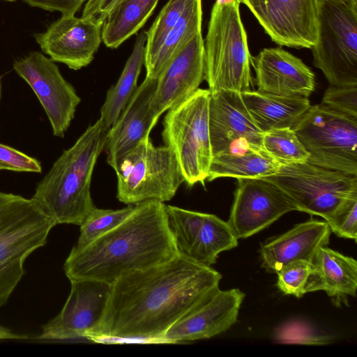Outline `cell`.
I'll list each match as a JSON object with an SVG mask.
<instances>
[{"label":"cell","mask_w":357,"mask_h":357,"mask_svg":"<svg viewBox=\"0 0 357 357\" xmlns=\"http://www.w3.org/2000/svg\"><path fill=\"white\" fill-rule=\"evenodd\" d=\"M145 45L146 31H142L137 36L118 81L107 91L100 119L109 129L116 123L137 88L138 77L144 63Z\"/></svg>","instance_id":"25"},{"label":"cell","mask_w":357,"mask_h":357,"mask_svg":"<svg viewBox=\"0 0 357 357\" xmlns=\"http://www.w3.org/2000/svg\"><path fill=\"white\" fill-rule=\"evenodd\" d=\"M159 0H120L108 13L102 41L115 49L137 33L153 13Z\"/></svg>","instance_id":"26"},{"label":"cell","mask_w":357,"mask_h":357,"mask_svg":"<svg viewBox=\"0 0 357 357\" xmlns=\"http://www.w3.org/2000/svg\"><path fill=\"white\" fill-rule=\"evenodd\" d=\"M331 230L326 220L310 219L261 244V266L277 273L287 264L305 260L312 262L318 250L327 246Z\"/></svg>","instance_id":"21"},{"label":"cell","mask_w":357,"mask_h":357,"mask_svg":"<svg viewBox=\"0 0 357 357\" xmlns=\"http://www.w3.org/2000/svg\"><path fill=\"white\" fill-rule=\"evenodd\" d=\"M238 240L227 222L204 213L195 241L185 257L198 264L211 266L220 253L236 248Z\"/></svg>","instance_id":"27"},{"label":"cell","mask_w":357,"mask_h":357,"mask_svg":"<svg viewBox=\"0 0 357 357\" xmlns=\"http://www.w3.org/2000/svg\"><path fill=\"white\" fill-rule=\"evenodd\" d=\"M157 79L145 77L116 123L109 129L105 150L113 169L120 159L149 137L159 116L151 108Z\"/></svg>","instance_id":"20"},{"label":"cell","mask_w":357,"mask_h":357,"mask_svg":"<svg viewBox=\"0 0 357 357\" xmlns=\"http://www.w3.org/2000/svg\"><path fill=\"white\" fill-rule=\"evenodd\" d=\"M211 93L198 89L167 110L162 132L165 145L175 155L184 182L204 185L213 158L209 134Z\"/></svg>","instance_id":"6"},{"label":"cell","mask_w":357,"mask_h":357,"mask_svg":"<svg viewBox=\"0 0 357 357\" xmlns=\"http://www.w3.org/2000/svg\"><path fill=\"white\" fill-rule=\"evenodd\" d=\"M120 0L87 1L82 16H96L105 22L111 9Z\"/></svg>","instance_id":"39"},{"label":"cell","mask_w":357,"mask_h":357,"mask_svg":"<svg viewBox=\"0 0 357 357\" xmlns=\"http://www.w3.org/2000/svg\"><path fill=\"white\" fill-rule=\"evenodd\" d=\"M195 0H169L146 32L144 66L149 67L170 31Z\"/></svg>","instance_id":"29"},{"label":"cell","mask_w":357,"mask_h":357,"mask_svg":"<svg viewBox=\"0 0 357 357\" xmlns=\"http://www.w3.org/2000/svg\"><path fill=\"white\" fill-rule=\"evenodd\" d=\"M178 255L166 205L150 199L136 204L126 220L86 247L73 248L63 270L70 281L92 280L112 285L124 274L161 264Z\"/></svg>","instance_id":"2"},{"label":"cell","mask_w":357,"mask_h":357,"mask_svg":"<svg viewBox=\"0 0 357 357\" xmlns=\"http://www.w3.org/2000/svg\"><path fill=\"white\" fill-rule=\"evenodd\" d=\"M169 227L178 254L187 257L202 224L204 213L166 205Z\"/></svg>","instance_id":"32"},{"label":"cell","mask_w":357,"mask_h":357,"mask_svg":"<svg viewBox=\"0 0 357 357\" xmlns=\"http://www.w3.org/2000/svg\"><path fill=\"white\" fill-rule=\"evenodd\" d=\"M239 4L215 3L211 10L204 43V79L211 93L251 90V55Z\"/></svg>","instance_id":"5"},{"label":"cell","mask_w":357,"mask_h":357,"mask_svg":"<svg viewBox=\"0 0 357 357\" xmlns=\"http://www.w3.org/2000/svg\"><path fill=\"white\" fill-rule=\"evenodd\" d=\"M26 335L18 334L13 332L10 328L0 325V340H26Z\"/></svg>","instance_id":"40"},{"label":"cell","mask_w":357,"mask_h":357,"mask_svg":"<svg viewBox=\"0 0 357 357\" xmlns=\"http://www.w3.org/2000/svg\"><path fill=\"white\" fill-rule=\"evenodd\" d=\"M262 178L278 186L297 211L320 216L326 221L357 198V175L308 162L282 165L277 173Z\"/></svg>","instance_id":"8"},{"label":"cell","mask_w":357,"mask_h":357,"mask_svg":"<svg viewBox=\"0 0 357 357\" xmlns=\"http://www.w3.org/2000/svg\"><path fill=\"white\" fill-rule=\"evenodd\" d=\"M108 130L100 119L89 126L37 184L31 198L56 225H80L96 207L91 182Z\"/></svg>","instance_id":"3"},{"label":"cell","mask_w":357,"mask_h":357,"mask_svg":"<svg viewBox=\"0 0 357 357\" xmlns=\"http://www.w3.org/2000/svg\"><path fill=\"white\" fill-rule=\"evenodd\" d=\"M1 89H2V86H1V77L0 76V101H1Z\"/></svg>","instance_id":"43"},{"label":"cell","mask_w":357,"mask_h":357,"mask_svg":"<svg viewBox=\"0 0 357 357\" xmlns=\"http://www.w3.org/2000/svg\"><path fill=\"white\" fill-rule=\"evenodd\" d=\"M135 206L129 204L116 210L93 208L79 225L80 234L73 248L82 249L117 227L132 213Z\"/></svg>","instance_id":"31"},{"label":"cell","mask_w":357,"mask_h":357,"mask_svg":"<svg viewBox=\"0 0 357 357\" xmlns=\"http://www.w3.org/2000/svg\"><path fill=\"white\" fill-rule=\"evenodd\" d=\"M3 1H14L15 0H3Z\"/></svg>","instance_id":"44"},{"label":"cell","mask_w":357,"mask_h":357,"mask_svg":"<svg viewBox=\"0 0 357 357\" xmlns=\"http://www.w3.org/2000/svg\"><path fill=\"white\" fill-rule=\"evenodd\" d=\"M55 225L32 198L0 191V307L22 278L26 258L46 244Z\"/></svg>","instance_id":"4"},{"label":"cell","mask_w":357,"mask_h":357,"mask_svg":"<svg viewBox=\"0 0 357 357\" xmlns=\"http://www.w3.org/2000/svg\"><path fill=\"white\" fill-rule=\"evenodd\" d=\"M103 24L96 16L62 15L34 37L52 60L77 70L93 61L102 42Z\"/></svg>","instance_id":"15"},{"label":"cell","mask_w":357,"mask_h":357,"mask_svg":"<svg viewBox=\"0 0 357 357\" xmlns=\"http://www.w3.org/2000/svg\"><path fill=\"white\" fill-rule=\"evenodd\" d=\"M314 65L331 85L357 86V5L317 0Z\"/></svg>","instance_id":"9"},{"label":"cell","mask_w":357,"mask_h":357,"mask_svg":"<svg viewBox=\"0 0 357 357\" xmlns=\"http://www.w3.org/2000/svg\"><path fill=\"white\" fill-rule=\"evenodd\" d=\"M311 273V262L305 260L289 262L276 273V285L284 294L301 298L306 294V287Z\"/></svg>","instance_id":"34"},{"label":"cell","mask_w":357,"mask_h":357,"mask_svg":"<svg viewBox=\"0 0 357 357\" xmlns=\"http://www.w3.org/2000/svg\"><path fill=\"white\" fill-rule=\"evenodd\" d=\"M208 125L213 156L249 149H264L263 132L239 92L222 90L211 93Z\"/></svg>","instance_id":"16"},{"label":"cell","mask_w":357,"mask_h":357,"mask_svg":"<svg viewBox=\"0 0 357 357\" xmlns=\"http://www.w3.org/2000/svg\"><path fill=\"white\" fill-rule=\"evenodd\" d=\"M331 232L337 236L356 241L357 198L345 204L331 218L326 221Z\"/></svg>","instance_id":"37"},{"label":"cell","mask_w":357,"mask_h":357,"mask_svg":"<svg viewBox=\"0 0 357 357\" xmlns=\"http://www.w3.org/2000/svg\"><path fill=\"white\" fill-rule=\"evenodd\" d=\"M41 173L40 161L13 147L0 143V171Z\"/></svg>","instance_id":"36"},{"label":"cell","mask_w":357,"mask_h":357,"mask_svg":"<svg viewBox=\"0 0 357 357\" xmlns=\"http://www.w3.org/2000/svg\"><path fill=\"white\" fill-rule=\"evenodd\" d=\"M257 126L264 132L293 128L310 107L308 98L281 96L249 90L241 93Z\"/></svg>","instance_id":"23"},{"label":"cell","mask_w":357,"mask_h":357,"mask_svg":"<svg viewBox=\"0 0 357 357\" xmlns=\"http://www.w3.org/2000/svg\"><path fill=\"white\" fill-rule=\"evenodd\" d=\"M32 7L58 11L62 15H75L86 0H22Z\"/></svg>","instance_id":"38"},{"label":"cell","mask_w":357,"mask_h":357,"mask_svg":"<svg viewBox=\"0 0 357 357\" xmlns=\"http://www.w3.org/2000/svg\"><path fill=\"white\" fill-rule=\"evenodd\" d=\"M235 0H216L215 3L220 5L229 4Z\"/></svg>","instance_id":"42"},{"label":"cell","mask_w":357,"mask_h":357,"mask_svg":"<svg viewBox=\"0 0 357 357\" xmlns=\"http://www.w3.org/2000/svg\"><path fill=\"white\" fill-rule=\"evenodd\" d=\"M281 165L264 149L223 153L213 156L206 180L222 177L260 178L277 173Z\"/></svg>","instance_id":"24"},{"label":"cell","mask_w":357,"mask_h":357,"mask_svg":"<svg viewBox=\"0 0 357 357\" xmlns=\"http://www.w3.org/2000/svg\"><path fill=\"white\" fill-rule=\"evenodd\" d=\"M13 69L37 96L54 136L63 137L81 102L74 87L65 79L55 62L39 52L16 60Z\"/></svg>","instance_id":"11"},{"label":"cell","mask_w":357,"mask_h":357,"mask_svg":"<svg viewBox=\"0 0 357 357\" xmlns=\"http://www.w3.org/2000/svg\"><path fill=\"white\" fill-rule=\"evenodd\" d=\"M204 41L192 37L169 61L157 79L151 108L158 116L192 96L204 79Z\"/></svg>","instance_id":"17"},{"label":"cell","mask_w":357,"mask_h":357,"mask_svg":"<svg viewBox=\"0 0 357 357\" xmlns=\"http://www.w3.org/2000/svg\"><path fill=\"white\" fill-rule=\"evenodd\" d=\"M117 199L127 205L171 200L184 182L176 158L167 146H154L149 137L122 157L114 169Z\"/></svg>","instance_id":"7"},{"label":"cell","mask_w":357,"mask_h":357,"mask_svg":"<svg viewBox=\"0 0 357 357\" xmlns=\"http://www.w3.org/2000/svg\"><path fill=\"white\" fill-rule=\"evenodd\" d=\"M70 282V292L61 311L43 326L38 340L89 339L100 326L111 285L92 280H75Z\"/></svg>","instance_id":"12"},{"label":"cell","mask_w":357,"mask_h":357,"mask_svg":"<svg viewBox=\"0 0 357 357\" xmlns=\"http://www.w3.org/2000/svg\"><path fill=\"white\" fill-rule=\"evenodd\" d=\"M321 104L337 112L357 118V86L331 85Z\"/></svg>","instance_id":"35"},{"label":"cell","mask_w":357,"mask_h":357,"mask_svg":"<svg viewBox=\"0 0 357 357\" xmlns=\"http://www.w3.org/2000/svg\"><path fill=\"white\" fill-rule=\"evenodd\" d=\"M306 294L324 291L337 307L347 305L357 290V261L327 246L321 247L312 262Z\"/></svg>","instance_id":"22"},{"label":"cell","mask_w":357,"mask_h":357,"mask_svg":"<svg viewBox=\"0 0 357 357\" xmlns=\"http://www.w3.org/2000/svg\"><path fill=\"white\" fill-rule=\"evenodd\" d=\"M92 1V0H86V1Z\"/></svg>","instance_id":"45"},{"label":"cell","mask_w":357,"mask_h":357,"mask_svg":"<svg viewBox=\"0 0 357 357\" xmlns=\"http://www.w3.org/2000/svg\"><path fill=\"white\" fill-rule=\"evenodd\" d=\"M202 0H195L170 31L151 65L146 77L157 79L173 56L197 33L202 32Z\"/></svg>","instance_id":"28"},{"label":"cell","mask_w":357,"mask_h":357,"mask_svg":"<svg viewBox=\"0 0 357 357\" xmlns=\"http://www.w3.org/2000/svg\"><path fill=\"white\" fill-rule=\"evenodd\" d=\"M292 129L310 155L307 162L357 175V118L320 103Z\"/></svg>","instance_id":"10"},{"label":"cell","mask_w":357,"mask_h":357,"mask_svg":"<svg viewBox=\"0 0 357 357\" xmlns=\"http://www.w3.org/2000/svg\"><path fill=\"white\" fill-rule=\"evenodd\" d=\"M221 274L181 255L132 271L111 285L100 326L89 340L164 343L176 321L220 289Z\"/></svg>","instance_id":"1"},{"label":"cell","mask_w":357,"mask_h":357,"mask_svg":"<svg viewBox=\"0 0 357 357\" xmlns=\"http://www.w3.org/2000/svg\"><path fill=\"white\" fill-rule=\"evenodd\" d=\"M272 337L275 342L280 344L324 345L335 340L333 335L323 333L307 321L301 319L282 323L275 328Z\"/></svg>","instance_id":"33"},{"label":"cell","mask_w":357,"mask_h":357,"mask_svg":"<svg viewBox=\"0 0 357 357\" xmlns=\"http://www.w3.org/2000/svg\"><path fill=\"white\" fill-rule=\"evenodd\" d=\"M257 91L277 96L308 98L315 76L301 59L281 47L263 49L251 56Z\"/></svg>","instance_id":"19"},{"label":"cell","mask_w":357,"mask_h":357,"mask_svg":"<svg viewBox=\"0 0 357 357\" xmlns=\"http://www.w3.org/2000/svg\"><path fill=\"white\" fill-rule=\"evenodd\" d=\"M245 296L236 288L218 289L173 324L162 337L164 343L205 340L225 332L236 322Z\"/></svg>","instance_id":"18"},{"label":"cell","mask_w":357,"mask_h":357,"mask_svg":"<svg viewBox=\"0 0 357 357\" xmlns=\"http://www.w3.org/2000/svg\"><path fill=\"white\" fill-rule=\"evenodd\" d=\"M333 2L343 3L346 5H357V0H328Z\"/></svg>","instance_id":"41"},{"label":"cell","mask_w":357,"mask_h":357,"mask_svg":"<svg viewBox=\"0 0 357 357\" xmlns=\"http://www.w3.org/2000/svg\"><path fill=\"white\" fill-rule=\"evenodd\" d=\"M264 151L282 165L307 162L309 153L292 128H277L264 132Z\"/></svg>","instance_id":"30"},{"label":"cell","mask_w":357,"mask_h":357,"mask_svg":"<svg viewBox=\"0 0 357 357\" xmlns=\"http://www.w3.org/2000/svg\"><path fill=\"white\" fill-rule=\"evenodd\" d=\"M227 223L238 239L266 229L283 215L297 211L291 199L264 178H239Z\"/></svg>","instance_id":"13"},{"label":"cell","mask_w":357,"mask_h":357,"mask_svg":"<svg viewBox=\"0 0 357 357\" xmlns=\"http://www.w3.org/2000/svg\"><path fill=\"white\" fill-rule=\"evenodd\" d=\"M276 44L311 48L317 37V0H238Z\"/></svg>","instance_id":"14"}]
</instances>
